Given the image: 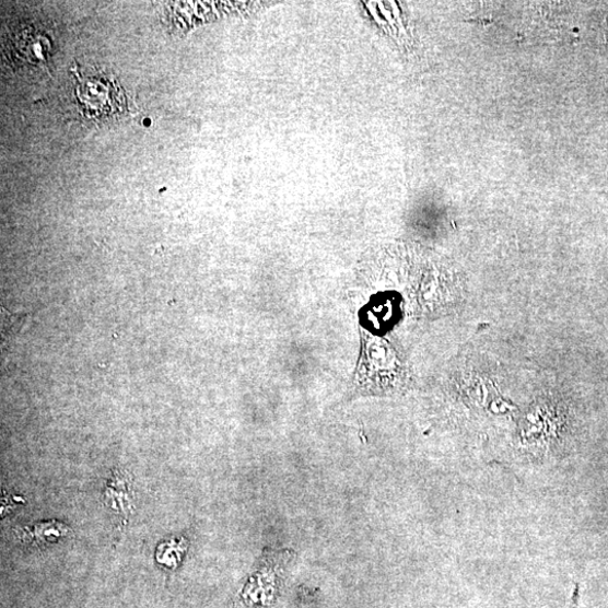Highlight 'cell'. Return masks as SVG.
Listing matches in <instances>:
<instances>
[{"label": "cell", "mask_w": 608, "mask_h": 608, "mask_svg": "<svg viewBox=\"0 0 608 608\" xmlns=\"http://www.w3.org/2000/svg\"><path fill=\"white\" fill-rule=\"evenodd\" d=\"M78 87L75 97L90 118H107L129 110L124 89L105 71L92 70L82 73L73 69Z\"/></svg>", "instance_id": "1"}, {"label": "cell", "mask_w": 608, "mask_h": 608, "mask_svg": "<svg viewBox=\"0 0 608 608\" xmlns=\"http://www.w3.org/2000/svg\"><path fill=\"white\" fill-rule=\"evenodd\" d=\"M102 500L114 516L127 522L135 508L132 477L124 470H112L105 479Z\"/></svg>", "instance_id": "2"}, {"label": "cell", "mask_w": 608, "mask_h": 608, "mask_svg": "<svg viewBox=\"0 0 608 608\" xmlns=\"http://www.w3.org/2000/svg\"><path fill=\"white\" fill-rule=\"evenodd\" d=\"M71 535V528L58 521L40 522L16 529L20 542L32 548H47L57 545Z\"/></svg>", "instance_id": "3"}, {"label": "cell", "mask_w": 608, "mask_h": 608, "mask_svg": "<svg viewBox=\"0 0 608 608\" xmlns=\"http://www.w3.org/2000/svg\"><path fill=\"white\" fill-rule=\"evenodd\" d=\"M278 578L271 574L254 575L242 592V601L248 608H266L278 598Z\"/></svg>", "instance_id": "4"}, {"label": "cell", "mask_w": 608, "mask_h": 608, "mask_svg": "<svg viewBox=\"0 0 608 608\" xmlns=\"http://www.w3.org/2000/svg\"><path fill=\"white\" fill-rule=\"evenodd\" d=\"M186 539L166 541L162 543L156 552V560L167 569H176L187 550Z\"/></svg>", "instance_id": "5"}, {"label": "cell", "mask_w": 608, "mask_h": 608, "mask_svg": "<svg viewBox=\"0 0 608 608\" xmlns=\"http://www.w3.org/2000/svg\"><path fill=\"white\" fill-rule=\"evenodd\" d=\"M26 314H11L2 308V335L4 340H10L22 329Z\"/></svg>", "instance_id": "6"}, {"label": "cell", "mask_w": 608, "mask_h": 608, "mask_svg": "<svg viewBox=\"0 0 608 608\" xmlns=\"http://www.w3.org/2000/svg\"><path fill=\"white\" fill-rule=\"evenodd\" d=\"M568 608H581V587L576 584Z\"/></svg>", "instance_id": "7"}]
</instances>
